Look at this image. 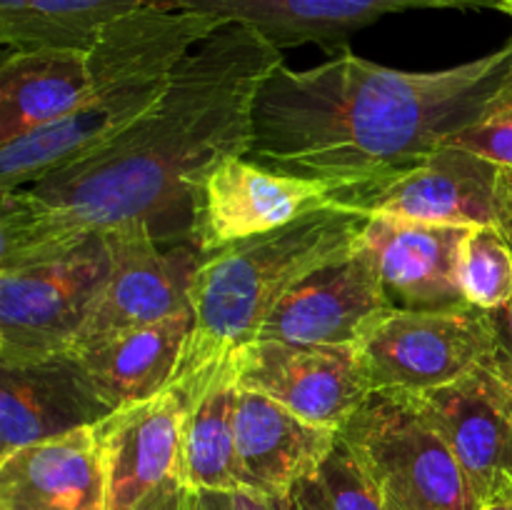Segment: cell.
Wrapping results in <instances>:
<instances>
[{
  "label": "cell",
  "mask_w": 512,
  "mask_h": 510,
  "mask_svg": "<svg viewBox=\"0 0 512 510\" xmlns=\"http://www.w3.org/2000/svg\"><path fill=\"white\" fill-rule=\"evenodd\" d=\"M283 63V50L250 25L213 30L123 133L0 195V270L58 258L130 220L148 223L160 243L190 240L205 175L228 155H248L255 95Z\"/></svg>",
  "instance_id": "6da1fadb"
},
{
  "label": "cell",
  "mask_w": 512,
  "mask_h": 510,
  "mask_svg": "<svg viewBox=\"0 0 512 510\" xmlns=\"http://www.w3.org/2000/svg\"><path fill=\"white\" fill-rule=\"evenodd\" d=\"M512 40L445 70H395L343 48L308 70L278 65L253 105L248 158L370 193L448 145L495 93Z\"/></svg>",
  "instance_id": "7a4b0ae2"
},
{
  "label": "cell",
  "mask_w": 512,
  "mask_h": 510,
  "mask_svg": "<svg viewBox=\"0 0 512 510\" xmlns=\"http://www.w3.org/2000/svg\"><path fill=\"white\" fill-rule=\"evenodd\" d=\"M368 220L370 213L360 205H330L285 228L200 253L190 280L193 330L168 390L188 405L233 370L235 355L258 340L283 295L353 248Z\"/></svg>",
  "instance_id": "3957f363"
},
{
  "label": "cell",
  "mask_w": 512,
  "mask_h": 510,
  "mask_svg": "<svg viewBox=\"0 0 512 510\" xmlns=\"http://www.w3.org/2000/svg\"><path fill=\"white\" fill-rule=\"evenodd\" d=\"M223 20L183 8L145 5L110 25L90 50V90L80 108L50 128L0 148V195L100 148L148 113L180 60Z\"/></svg>",
  "instance_id": "277c9868"
},
{
  "label": "cell",
  "mask_w": 512,
  "mask_h": 510,
  "mask_svg": "<svg viewBox=\"0 0 512 510\" xmlns=\"http://www.w3.org/2000/svg\"><path fill=\"white\" fill-rule=\"evenodd\" d=\"M340 435L388 510H483L463 465L413 393L373 390Z\"/></svg>",
  "instance_id": "5b68a950"
},
{
  "label": "cell",
  "mask_w": 512,
  "mask_h": 510,
  "mask_svg": "<svg viewBox=\"0 0 512 510\" xmlns=\"http://www.w3.org/2000/svg\"><path fill=\"white\" fill-rule=\"evenodd\" d=\"M108 270L103 233L58 258L0 270V365L70 355Z\"/></svg>",
  "instance_id": "8992f818"
},
{
  "label": "cell",
  "mask_w": 512,
  "mask_h": 510,
  "mask_svg": "<svg viewBox=\"0 0 512 510\" xmlns=\"http://www.w3.org/2000/svg\"><path fill=\"white\" fill-rule=\"evenodd\" d=\"M103 510H195L200 490L185 460V405L165 388L93 425Z\"/></svg>",
  "instance_id": "52a82bcc"
},
{
  "label": "cell",
  "mask_w": 512,
  "mask_h": 510,
  "mask_svg": "<svg viewBox=\"0 0 512 510\" xmlns=\"http://www.w3.org/2000/svg\"><path fill=\"white\" fill-rule=\"evenodd\" d=\"M488 310H388L358 343L373 390L425 393L493 358Z\"/></svg>",
  "instance_id": "ba28073f"
},
{
  "label": "cell",
  "mask_w": 512,
  "mask_h": 510,
  "mask_svg": "<svg viewBox=\"0 0 512 510\" xmlns=\"http://www.w3.org/2000/svg\"><path fill=\"white\" fill-rule=\"evenodd\" d=\"M365 190L333 180L303 178L265 168L248 155L220 160L200 185L193 205V240L198 253H213L238 240L285 228L313 210L360 205Z\"/></svg>",
  "instance_id": "9c48e42d"
},
{
  "label": "cell",
  "mask_w": 512,
  "mask_h": 510,
  "mask_svg": "<svg viewBox=\"0 0 512 510\" xmlns=\"http://www.w3.org/2000/svg\"><path fill=\"white\" fill-rule=\"evenodd\" d=\"M103 235L110 250L108 278L95 295L70 353L193 308L190 280L198 268V250L185 245L163 250L150 225L140 220L105 230Z\"/></svg>",
  "instance_id": "30bf717a"
},
{
  "label": "cell",
  "mask_w": 512,
  "mask_h": 510,
  "mask_svg": "<svg viewBox=\"0 0 512 510\" xmlns=\"http://www.w3.org/2000/svg\"><path fill=\"white\" fill-rule=\"evenodd\" d=\"M240 388L285 405L300 418L340 430L373 393L358 348L258 338L235 355Z\"/></svg>",
  "instance_id": "8fae6325"
},
{
  "label": "cell",
  "mask_w": 512,
  "mask_h": 510,
  "mask_svg": "<svg viewBox=\"0 0 512 510\" xmlns=\"http://www.w3.org/2000/svg\"><path fill=\"white\" fill-rule=\"evenodd\" d=\"M463 465L483 508L512 490V380L483 363L443 388L413 393Z\"/></svg>",
  "instance_id": "7c38bea8"
},
{
  "label": "cell",
  "mask_w": 512,
  "mask_h": 510,
  "mask_svg": "<svg viewBox=\"0 0 512 510\" xmlns=\"http://www.w3.org/2000/svg\"><path fill=\"white\" fill-rule=\"evenodd\" d=\"M388 310L393 305L360 235L353 248L315 268L283 295L258 338L358 348L365 330Z\"/></svg>",
  "instance_id": "4fadbf2b"
},
{
  "label": "cell",
  "mask_w": 512,
  "mask_h": 510,
  "mask_svg": "<svg viewBox=\"0 0 512 510\" xmlns=\"http://www.w3.org/2000/svg\"><path fill=\"white\" fill-rule=\"evenodd\" d=\"M163 8L213 15L258 30L275 48H348V38L375 20L408 10H500L503 0H165Z\"/></svg>",
  "instance_id": "5bb4252c"
},
{
  "label": "cell",
  "mask_w": 512,
  "mask_h": 510,
  "mask_svg": "<svg viewBox=\"0 0 512 510\" xmlns=\"http://www.w3.org/2000/svg\"><path fill=\"white\" fill-rule=\"evenodd\" d=\"M463 225L418 223L395 215H370L363 245L370 250L395 310L468 308L460 285Z\"/></svg>",
  "instance_id": "9a60e30c"
},
{
  "label": "cell",
  "mask_w": 512,
  "mask_h": 510,
  "mask_svg": "<svg viewBox=\"0 0 512 510\" xmlns=\"http://www.w3.org/2000/svg\"><path fill=\"white\" fill-rule=\"evenodd\" d=\"M500 165L473 150L443 145L430 158L385 180L363 198L370 215L440 225H495Z\"/></svg>",
  "instance_id": "2e32d148"
},
{
  "label": "cell",
  "mask_w": 512,
  "mask_h": 510,
  "mask_svg": "<svg viewBox=\"0 0 512 510\" xmlns=\"http://www.w3.org/2000/svg\"><path fill=\"white\" fill-rule=\"evenodd\" d=\"M113 413L70 355L0 365V458L30 443L88 428Z\"/></svg>",
  "instance_id": "e0dca14e"
},
{
  "label": "cell",
  "mask_w": 512,
  "mask_h": 510,
  "mask_svg": "<svg viewBox=\"0 0 512 510\" xmlns=\"http://www.w3.org/2000/svg\"><path fill=\"white\" fill-rule=\"evenodd\" d=\"M338 433L238 385L235 445L245 490L288 498L295 485L323 463Z\"/></svg>",
  "instance_id": "ac0fdd59"
},
{
  "label": "cell",
  "mask_w": 512,
  "mask_h": 510,
  "mask_svg": "<svg viewBox=\"0 0 512 510\" xmlns=\"http://www.w3.org/2000/svg\"><path fill=\"white\" fill-rule=\"evenodd\" d=\"M0 510H103L93 425L0 458Z\"/></svg>",
  "instance_id": "d6986e66"
},
{
  "label": "cell",
  "mask_w": 512,
  "mask_h": 510,
  "mask_svg": "<svg viewBox=\"0 0 512 510\" xmlns=\"http://www.w3.org/2000/svg\"><path fill=\"white\" fill-rule=\"evenodd\" d=\"M193 320V308L183 310L158 323L75 350L70 358L110 408H123L168 388L193 330Z\"/></svg>",
  "instance_id": "ffe728a7"
},
{
  "label": "cell",
  "mask_w": 512,
  "mask_h": 510,
  "mask_svg": "<svg viewBox=\"0 0 512 510\" xmlns=\"http://www.w3.org/2000/svg\"><path fill=\"white\" fill-rule=\"evenodd\" d=\"M90 90V53L10 50L0 65V148L50 128L80 108Z\"/></svg>",
  "instance_id": "44dd1931"
},
{
  "label": "cell",
  "mask_w": 512,
  "mask_h": 510,
  "mask_svg": "<svg viewBox=\"0 0 512 510\" xmlns=\"http://www.w3.org/2000/svg\"><path fill=\"white\" fill-rule=\"evenodd\" d=\"M235 368L185 405V460L195 490H243L235 445Z\"/></svg>",
  "instance_id": "7402d4cb"
},
{
  "label": "cell",
  "mask_w": 512,
  "mask_h": 510,
  "mask_svg": "<svg viewBox=\"0 0 512 510\" xmlns=\"http://www.w3.org/2000/svg\"><path fill=\"white\" fill-rule=\"evenodd\" d=\"M153 0H33L10 50H90L105 30ZM5 50V53H10Z\"/></svg>",
  "instance_id": "603a6c76"
},
{
  "label": "cell",
  "mask_w": 512,
  "mask_h": 510,
  "mask_svg": "<svg viewBox=\"0 0 512 510\" xmlns=\"http://www.w3.org/2000/svg\"><path fill=\"white\" fill-rule=\"evenodd\" d=\"M288 500L300 510H388L340 433L323 463L295 485Z\"/></svg>",
  "instance_id": "cb8c5ba5"
},
{
  "label": "cell",
  "mask_w": 512,
  "mask_h": 510,
  "mask_svg": "<svg viewBox=\"0 0 512 510\" xmlns=\"http://www.w3.org/2000/svg\"><path fill=\"white\" fill-rule=\"evenodd\" d=\"M460 285L480 310H498L512 298V245L498 225L468 228L460 245Z\"/></svg>",
  "instance_id": "d4e9b609"
},
{
  "label": "cell",
  "mask_w": 512,
  "mask_h": 510,
  "mask_svg": "<svg viewBox=\"0 0 512 510\" xmlns=\"http://www.w3.org/2000/svg\"><path fill=\"white\" fill-rule=\"evenodd\" d=\"M448 145L473 150L500 168H512V60L495 93L480 110L478 120L455 135Z\"/></svg>",
  "instance_id": "484cf974"
},
{
  "label": "cell",
  "mask_w": 512,
  "mask_h": 510,
  "mask_svg": "<svg viewBox=\"0 0 512 510\" xmlns=\"http://www.w3.org/2000/svg\"><path fill=\"white\" fill-rule=\"evenodd\" d=\"M195 510H288V498L255 490H200Z\"/></svg>",
  "instance_id": "4316f807"
},
{
  "label": "cell",
  "mask_w": 512,
  "mask_h": 510,
  "mask_svg": "<svg viewBox=\"0 0 512 510\" xmlns=\"http://www.w3.org/2000/svg\"><path fill=\"white\" fill-rule=\"evenodd\" d=\"M490 323H493V338H495V350L490 363L512 380V298L505 305H500L498 310H488Z\"/></svg>",
  "instance_id": "83f0119b"
},
{
  "label": "cell",
  "mask_w": 512,
  "mask_h": 510,
  "mask_svg": "<svg viewBox=\"0 0 512 510\" xmlns=\"http://www.w3.org/2000/svg\"><path fill=\"white\" fill-rule=\"evenodd\" d=\"M33 0H0V43L10 50L28 20Z\"/></svg>",
  "instance_id": "f1b7e54d"
},
{
  "label": "cell",
  "mask_w": 512,
  "mask_h": 510,
  "mask_svg": "<svg viewBox=\"0 0 512 510\" xmlns=\"http://www.w3.org/2000/svg\"><path fill=\"white\" fill-rule=\"evenodd\" d=\"M503 235L512 245V168H500L498 175V220H495Z\"/></svg>",
  "instance_id": "f546056e"
},
{
  "label": "cell",
  "mask_w": 512,
  "mask_h": 510,
  "mask_svg": "<svg viewBox=\"0 0 512 510\" xmlns=\"http://www.w3.org/2000/svg\"><path fill=\"white\" fill-rule=\"evenodd\" d=\"M483 510H512V490L508 495H503V498H498V500H493V503L485 505Z\"/></svg>",
  "instance_id": "4dcf8cb0"
},
{
  "label": "cell",
  "mask_w": 512,
  "mask_h": 510,
  "mask_svg": "<svg viewBox=\"0 0 512 510\" xmlns=\"http://www.w3.org/2000/svg\"><path fill=\"white\" fill-rule=\"evenodd\" d=\"M503 13L512 18V0H503Z\"/></svg>",
  "instance_id": "1f68e13d"
},
{
  "label": "cell",
  "mask_w": 512,
  "mask_h": 510,
  "mask_svg": "<svg viewBox=\"0 0 512 510\" xmlns=\"http://www.w3.org/2000/svg\"><path fill=\"white\" fill-rule=\"evenodd\" d=\"M163 3H165V0H153V3H150V5H160V8H163Z\"/></svg>",
  "instance_id": "d6a6232c"
},
{
  "label": "cell",
  "mask_w": 512,
  "mask_h": 510,
  "mask_svg": "<svg viewBox=\"0 0 512 510\" xmlns=\"http://www.w3.org/2000/svg\"><path fill=\"white\" fill-rule=\"evenodd\" d=\"M288 510H300V508H298V505H293V503H290V500H288Z\"/></svg>",
  "instance_id": "836d02e7"
}]
</instances>
